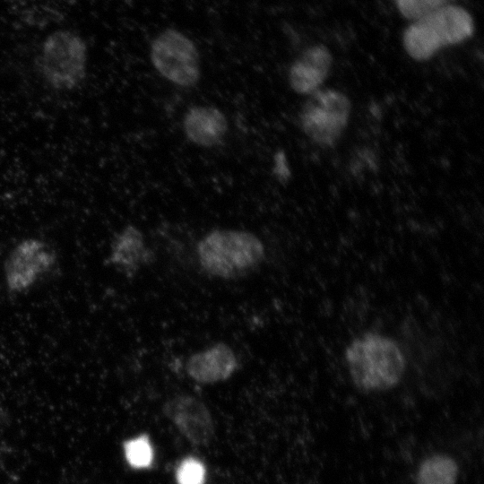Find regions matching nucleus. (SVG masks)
Wrapping results in <instances>:
<instances>
[{"label": "nucleus", "instance_id": "obj_1", "mask_svg": "<svg viewBox=\"0 0 484 484\" xmlns=\"http://www.w3.org/2000/svg\"><path fill=\"white\" fill-rule=\"evenodd\" d=\"M344 362L352 383L363 392L394 387L402 379L407 367L398 341L373 331L365 332L349 342Z\"/></svg>", "mask_w": 484, "mask_h": 484}, {"label": "nucleus", "instance_id": "obj_2", "mask_svg": "<svg viewBox=\"0 0 484 484\" xmlns=\"http://www.w3.org/2000/svg\"><path fill=\"white\" fill-rule=\"evenodd\" d=\"M197 261L213 277L233 280L256 269L265 257V248L254 233L239 229H213L197 244Z\"/></svg>", "mask_w": 484, "mask_h": 484}, {"label": "nucleus", "instance_id": "obj_3", "mask_svg": "<svg viewBox=\"0 0 484 484\" xmlns=\"http://www.w3.org/2000/svg\"><path fill=\"white\" fill-rule=\"evenodd\" d=\"M474 22L462 7L446 4L415 20L404 31L403 47L417 61L431 58L442 48L472 36Z\"/></svg>", "mask_w": 484, "mask_h": 484}, {"label": "nucleus", "instance_id": "obj_4", "mask_svg": "<svg viewBox=\"0 0 484 484\" xmlns=\"http://www.w3.org/2000/svg\"><path fill=\"white\" fill-rule=\"evenodd\" d=\"M35 63L42 79L50 88L73 91L86 77L87 45L73 30H54L42 41Z\"/></svg>", "mask_w": 484, "mask_h": 484}, {"label": "nucleus", "instance_id": "obj_5", "mask_svg": "<svg viewBox=\"0 0 484 484\" xmlns=\"http://www.w3.org/2000/svg\"><path fill=\"white\" fill-rule=\"evenodd\" d=\"M308 96L299 112L300 128L315 143L332 147L347 127L351 102L333 89H319Z\"/></svg>", "mask_w": 484, "mask_h": 484}, {"label": "nucleus", "instance_id": "obj_6", "mask_svg": "<svg viewBox=\"0 0 484 484\" xmlns=\"http://www.w3.org/2000/svg\"><path fill=\"white\" fill-rule=\"evenodd\" d=\"M56 262V253L44 239L30 237L20 240L3 264L6 291L12 295L28 292L54 269Z\"/></svg>", "mask_w": 484, "mask_h": 484}, {"label": "nucleus", "instance_id": "obj_7", "mask_svg": "<svg viewBox=\"0 0 484 484\" xmlns=\"http://www.w3.org/2000/svg\"><path fill=\"white\" fill-rule=\"evenodd\" d=\"M150 57L157 72L180 87H193L201 77L200 57L194 43L175 29L160 32L151 42Z\"/></svg>", "mask_w": 484, "mask_h": 484}, {"label": "nucleus", "instance_id": "obj_8", "mask_svg": "<svg viewBox=\"0 0 484 484\" xmlns=\"http://www.w3.org/2000/svg\"><path fill=\"white\" fill-rule=\"evenodd\" d=\"M164 415L194 445H209L214 436V424L210 410L199 398L177 394L169 399L162 408Z\"/></svg>", "mask_w": 484, "mask_h": 484}, {"label": "nucleus", "instance_id": "obj_9", "mask_svg": "<svg viewBox=\"0 0 484 484\" xmlns=\"http://www.w3.org/2000/svg\"><path fill=\"white\" fill-rule=\"evenodd\" d=\"M154 260L143 232L134 225H126L113 237L107 261L119 273L134 276Z\"/></svg>", "mask_w": 484, "mask_h": 484}, {"label": "nucleus", "instance_id": "obj_10", "mask_svg": "<svg viewBox=\"0 0 484 484\" xmlns=\"http://www.w3.org/2000/svg\"><path fill=\"white\" fill-rule=\"evenodd\" d=\"M238 366L232 348L225 342H217L192 354L186 362L185 369L192 380L209 385L229 379Z\"/></svg>", "mask_w": 484, "mask_h": 484}, {"label": "nucleus", "instance_id": "obj_11", "mask_svg": "<svg viewBox=\"0 0 484 484\" xmlns=\"http://www.w3.org/2000/svg\"><path fill=\"white\" fill-rule=\"evenodd\" d=\"M333 64L329 49L323 45L307 48L291 65L289 82L298 94L310 95L326 80Z\"/></svg>", "mask_w": 484, "mask_h": 484}, {"label": "nucleus", "instance_id": "obj_12", "mask_svg": "<svg viewBox=\"0 0 484 484\" xmlns=\"http://www.w3.org/2000/svg\"><path fill=\"white\" fill-rule=\"evenodd\" d=\"M229 124L224 113L212 106H194L185 114L183 129L187 139L201 147H213L227 134Z\"/></svg>", "mask_w": 484, "mask_h": 484}, {"label": "nucleus", "instance_id": "obj_13", "mask_svg": "<svg viewBox=\"0 0 484 484\" xmlns=\"http://www.w3.org/2000/svg\"><path fill=\"white\" fill-rule=\"evenodd\" d=\"M457 472V465L451 458L432 456L421 464L418 484H454Z\"/></svg>", "mask_w": 484, "mask_h": 484}, {"label": "nucleus", "instance_id": "obj_14", "mask_svg": "<svg viewBox=\"0 0 484 484\" xmlns=\"http://www.w3.org/2000/svg\"><path fill=\"white\" fill-rule=\"evenodd\" d=\"M125 458L127 463L134 469H145L151 465L153 449L145 435L127 440L124 444Z\"/></svg>", "mask_w": 484, "mask_h": 484}, {"label": "nucleus", "instance_id": "obj_15", "mask_svg": "<svg viewBox=\"0 0 484 484\" xmlns=\"http://www.w3.org/2000/svg\"><path fill=\"white\" fill-rule=\"evenodd\" d=\"M452 1L454 0H395V4L404 17L415 21Z\"/></svg>", "mask_w": 484, "mask_h": 484}, {"label": "nucleus", "instance_id": "obj_16", "mask_svg": "<svg viewBox=\"0 0 484 484\" xmlns=\"http://www.w3.org/2000/svg\"><path fill=\"white\" fill-rule=\"evenodd\" d=\"M206 470L199 460L194 457L184 459L177 467V484H204Z\"/></svg>", "mask_w": 484, "mask_h": 484}]
</instances>
